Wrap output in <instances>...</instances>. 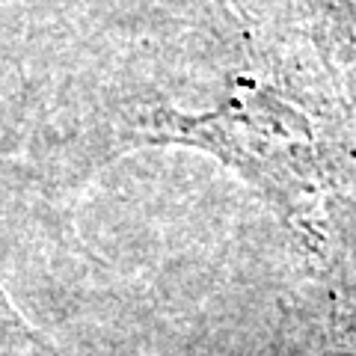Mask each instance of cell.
Returning <instances> with one entry per match:
<instances>
[{"label": "cell", "mask_w": 356, "mask_h": 356, "mask_svg": "<svg viewBox=\"0 0 356 356\" xmlns=\"http://www.w3.org/2000/svg\"><path fill=\"white\" fill-rule=\"evenodd\" d=\"M0 315H6V318H15L13 312H9V306H6V300H3V291H0Z\"/></svg>", "instance_id": "cell-1"}]
</instances>
